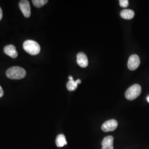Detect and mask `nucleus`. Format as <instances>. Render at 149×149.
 <instances>
[{"mask_svg": "<svg viewBox=\"0 0 149 149\" xmlns=\"http://www.w3.org/2000/svg\"><path fill=\"white\" fill-rule=\"evenodd\" d=\"M77 63L80 67L85 68L88 64V61L85 54L81 52L77 55Z\"/></svg>", "mask_w": 149, "mask_h": 149, "instance_id": "obj_7", "label": "nucleus"}, {"mask_svg": "<svg viewBox=\"0 0 149 149\" xmlns=\"http://www.w3.org/2000/svg\"><path fill=\"white\" fill-rule=\"evenodd\" d=\"M117 121L115 119H111L104 123L102 125V130L104 132H112L116 129L118 127Z\"/></svg>", "mask_w": 149, "mask_h": 149, "instance_id": "obj_4", "label": "nucleus"}, {"mask_svg": "<svg viewBox=\"0 0 149 149\" xmlns=\"http://www.w3.org/2000/svg\"><path fill=\"white\" fill-rule=\"evenodd\" d=\"M23 47L26 52L32 55H38L40 52L39 44L32 40H27L25 41L23 44Z\"/></svg>", "mask_w": 149, "mask_h": 149, "instance_id": "obj_2", "label": "nucleus"}, {"mask_svg": "<svg viewBox=\"0 0 149 149\" xmlns=\"http://www.w3.org/2000/svg\"><path fill=\"white\" fill-rule=\"evenodd\" d=\"M69 79L70 81H71V80H74L73 77H72V76H69Z\"/></svg>", "mask_w": 149, "mask_h": 149, "instance_id": "obj_18", "label": "nucleus"}, {"mask_svg": "<svg viewBox=\"0 0 149 149\" xmlns=\"http://www.w3.org/2000/svg\"><path fill=\"white\" fill-rule=\"evenodd\" d=\"M3 94H4V92H3V90L2 88L1 87V86H0V98H1V97H2L3 96Z\"/></svg>", "mask_w": 149, "mask_h": 149, "instance_id": "obj_15", "label": "nucleus"}, {"mask_svg": "<svg viewBox=\"0 0 149 149\" xmlns=\"http://www.w3.org/2000/svg\"><path fill=\"white\" fill-rule=\"evenodd\" d=\"M26 75V71L25 70L19 66H13L9 68L6 71L7 77L13 80L23 79Z\"/></svg>", "mask_w": 149, "mask_h": 149, "instance_id": "obj_1", "label": "nucleus"}, {"mask_svg": "<svg viewBox=\"0 0 149 149\" xmlns=\"http://www.w3.org/2000/svg\"><path fill=\"white\" fill-rule=\"evenodd\" d=\"M2 11L1 8L0 7V21L2 19Z\"/></svg>", "mask_w": 149, "mask_h": 149, "instance_id": "obj_16", "label": "nucleus"}, {"mask_svg": "<svg viewBox=\"0 0 149 149\" xmlns=\"http://www.w3.org/2000/svg\"><path fill=\"white\" fill-rule=\"evenodd\" d=\"M140 64V58L137 55L134 54L130 56L128 61V69L130 70H135L138 69Z\"/></svg>", "mask_w": 149, "mask_h": 149, "instance_id": "obj_6", "label": "nucleus"}, {"mask_svg": "<svg viewBox=\"0 0 149 149\" xmlns=\"http://www.w3.org/2000/svg\"><path fill=\"white\" fill-rule=\"evenodd\" d=\"M114 138L112 136H108L103 139L102 141V149H114Z\"/></svg>", "mask_w": 149, "mask_h": 149, "instance_id": "obj_9", "label": "nucleus"}, {"mask_svg": "<svg viewBox=\"0 0 149 149\" xmlns=\"http://www.w3.org/2000/svg\"><path fill=\"white\" fill-rule=\"evenodd\" d=\"M56 146L59 148L63 147L64 145H67V141L64 134H60L58 135L56 139Z\"/></svg>", "mask_w": 149, "mask_h": 149, "instance_id": "obj_11", "label": "nucleus"}, {"mask_svg": "<svg viewBox=\"0 0 149 149\" xmlns=\"http://www.w3.org/2000/svg\"><path fill=\"white\" fill-rule=\"evenodd\" d=\"M77 85L78 84L76 83V81H74V80H71L67 83L66 87L68 90L69 91H73L77 88Z\"/></svg>", "mask_w": 149, "mask_h": 149, "instance_id": "obj_12", "label": "nucleus"}, {"mask_svg": "<svg viewBox=\"0 0 149 149\" xmlns=\"http://www.w3.org/2000/svg\"><path fill=\"white\" fill-rule=\"evenodd\" d=\"M33 4L38 8L42 7L48 2V0H33Z\"/></svg>", "mask_w": 149, "mask_h": 149, "instance_id": "obj_13", "label": "nucleus"}, {"mask_svg": "<svg viewBox=\"0 0 149 149\" xmlns=\"http://www.w3.org/2000/svg\"><path fill=\"white\" fill-rule=\"evenodd\" d=\"M19 7L25 17L28 18L31 16V6L28 1L27 0L20 1L19 2Z\"/></svg>", "mask_w": 149, "mask_h": 149, "instance_id": "obj_5", "label": "nucleus"}, {"mask_svg": "<svg viewBox=\"0 0 149 149\" xmlns=\"http://www.w3.org/2000/svg\"><path fill=\"white\" fill-rule=\"evenodd\" d=\"M147 101H148V102L149 103V96L147 97Z\"/></svg>", "mask_w": 149, "mask_h": 149, "instance_id": "obj_19", "label": "nucleus"}, {"mask_svg": "<svg viewBox=\"0 0 149 149\" xmlns=\"http://www.w3.org/2000/svg\"><path fill=\"white\" fill-rule=\"evenodd\" d=\"M76 83H77V84H80L81 83V81L80 79H78V80H76Z\"/></svg>", "mask_w": 149, "mask_h": 149, "instance_id": "obj_17", "label": "nucleus"}, {"mask_svg": "<svg viewBox=\"0 0 149 149\" xmlns=\"http://www.w3.org/2000/svg\"><path fill=\"white\" fill-rule=\"evenodd\" d=\"M135 15L134 12L132 10H124L120 12V16L125 19H131Z\"/></svg>", "mask_w": 149, "mask_h": 149, "instance_id": "obj_10", "label": "nucleus"}, {"mask_svg": "<svg viewBox=\"0 0 149 149\" xmlns=\"http://www.w3.org/2000/svg\"><path fill=\"white\" fill-rule=\"evenodd\" d=\"M141 92V87L138 84H135L130 86L126 91L125 96V98L130 101H132L138 97Z\"/></svg>", "mask_w": 149, "mask_h": 149, "instance_id": "obj_3", "label": "nucleus"}, {"mask_svg": "<svg viewBox=\"0 0 149 149\" xmlns=\"http://www.w3.org/2000/svg\"><path fill=\"white\" fill-rule=\"evenodd\" d=\"M4 53L10 56L11 58L15 59L18 56V53L16 50V47L13 45H8L3 48Z\"/></svg>", "mask_w": 149, "mask_h": 149, "instance_id": "obj_8", "label": "nucleus"}, {"mask_svg": "<svg viewBox=\"0 0 149 149\" xmlns=\"http://www.w3.org/2000/svg\"><path fill=\"white\" fill-rule=\"evenodd\" d=\"M119 5L123 8H126L129 6V1L128 0H120Z\"/></svg>", "mask_w": 149, "mask_h": 149, "instance_id": "obj_14", "label": "nucleus"}]
</instances>
